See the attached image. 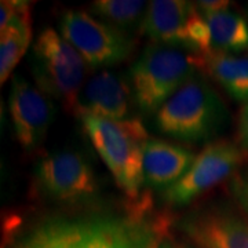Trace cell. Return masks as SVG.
Here are the masks:
<instances>
[{"label": "cell", "instance_id": "obj_22", "mask_svg": "<svg viewBox=\"0 0 248 248\" xmlns=\"http://www.w3.org/2000/svg\"><path fill=\"white\" fill-rule=\"evenodd\" d=\"M159 248H175V247H174L170 241H167V240H163V241H160Z\"/></svg>", "mask_w": 248, "mask_h": 248}, {"label": "cell", "instance_id": "obj_16", "mask_svg": "<svg viewBox=\"0 0 248 248\" xmlns=\"http://www.w3.org/2000/svg\"><path fill=\"white\" fill-rule=\"evenodd\" d=\"M17 248H87L83 221L50 219L21 239Z\"/></svg>", "mask_w": 248, "mask_h": 248}, {"label": "cell", "instance_id": "obj_20", "mask_svg": "<svg viewBox=\"0 0 248 248\" xmlns=\"http://www.w3.org/2000/svg\"><path fill=\"white\" fill-rule=\"evenodd\" d=\"M237 145L248 157V101L244 102L239 113L237 122Z\"/></svg>", "mask_w": 248, "mask_h": 248}, {"label": "cell", "instance_id": "obj_24", "mask_svg": "<svg viewBox=\"0 0 248 248\" xmlns=\"http://www.w3.org/2000/svg\"><path fill=\"white\" fill-rule=\"evenodd\" d=\"M181 248H192V247H187V246H184V247H181Z\"/></svg>", "mask_w": 248, "mask_h": 248}, {"label": "cell", "instance_id": "obj_11", "mask_svg": "<svg viewBox=\"0 0 248 248\" xmlns=\"http://www.w3.org/2000/svg\"><path fill=\"white\" fill-rule=\"evenodd\" d=\"M9 110L19 146L25 152L40 148L55 116L51 98L16 75L10 90Z\"/></svg>", "mask_w": 248, "mask_h": 248}, {"label": "cell", "instance_id": "obj_4", "mask_svg": "<svg viewBox=\"0 0 248 248\" xmlns=\"http://www.w3.org/2000/svg\"><path fill=\"white\" fill-rule=\"evenodd\" d=\"M31 68L36 86L72 112L90 69L78 50L57 31L46 28L32 46Z\"/></svg>", "mask_w": 248, "mask_h": 248}, {"label": "cell", "instance_id": "obj_19", "mask_svg": "<svg viewBox=\"0 0 248 248\" xmlns=\"http://www.w3.org/2000/svg\"><path fill=\"white\" fill-rule=\"evenodd\" d=\"M231 187L241 208L248 214V169L232 179Z\"/></svg>", "mask_w": 248, "mask_h": 248}, {"label": "cell", "instance_id": "obj_5", "mask_svg": "<svg viewBox=\"0 0 248 248\" xmlns=\"http://www.w3.org/2000/svg\"><path fill=\"white\" fill-rule=\"evenodd\" d=\"M141 32L153 43L196 54L211 51L210 28L197 4L182 0H153L148 4Z\"/></svg>", "mask_w": 248, "mask_h": 248}, {"label": "cell", "instance_id": "obj_14", "mask_svg": "<svg viewBox=\"0 0 248 248\" xmlns=\"http://www.w3.org/2000/svg\"><path fill=\"white\" fill-rule=\"evenodd\" d=\"M195 153L161 140H149L143 149L145 184L153 189H169L186 174Z\"/></svg>", "mask_w": 248, "mask_h": 248}, {"label": "cell", "instance_id": "obj_1", "mask_svg": "<svg viewBox=\"0 0 248 248\" xmlns=\"http://www.w3.org/2000/svg\"><path fill=\"white\" fill-rule=\"evenodd\" d=\"M205 72V55L152 43L130 69L135 105L143 113H156L187 81Z\"/></svg>", "mask_w": 248, "mask_h": 248}, {"label": "cell", "instance_id": "obj_23", "mask_svg": "<svg viewBox=\"0 0 248 248\" xmlns=\"http://www.w3.org/2000/svg\"><path fill=\"white\" fill-rule=\"evenodd\" d=\"M1 248H9V246H4V244H3V247Z\"/></svg>", "mask_w": 248, "mask_h": 248}, {"label": "cell", "instance_id": "obj_8", "mask_svg": "<svg viewBox=\"0 0 248 248\" xmlns=\"http://www.w3.org/2000/svg\"><path fill=\"white\" fill-rule=\"evenodd\" d=\"M35 184L46 197L72 205L98 195L94 170L84 156L73 151L55 152L42 159L36 167Z\"/></svg>", "mask_w": 248, "mask_h": 248}, {"label": "cell", "instance_id": "obj_10", "mask_svg": "<svg viewBox=\"0 0 248 248\" xmlns=\"http://www.w3.org/2000/svg\"><path fill=\"white\" fill-rule=\"evenodd\" d=\"M135 105L130 78L104 69L91 76L78 94L72 112L79 119L97 117L113 122L133 119Z\"/></svg>", "mask_w": 248, "mask_h": 248}, {"label": "cell", "instance_id": "obj_3", "mask_svg": "<svg viewBox=\"0 0 248 248\" xmlns=\"http://www.w3.org/2000/svg\"><path fill=\"white\" fill-rule=\"evenodd\" d=\"M228 119L219 94L203 76H197L160 108L155 124L160 133L179 141L203 142L221 133Z\"/></svg>", "mask_w": 248, "mask_h": 248}, {"label": "cell", "instance_id": "obj_12", "mask_svg": "<svg viewBox=\"0 0 248 248\" xmlns=\"http://www.w3.org/2000/svg\"><path fill=\"white\" fill-rule=\"evenodd\" d=\"M178 228L195 248H248V218L223 207L189 214Z\"/></svg>", "mask_w": 248, "mask_h": 248}, {"label": "cell", "instance_id": "obj_18", "mask_svg": "<svg viewBox=\"0 0 248 248\" xmlns=\"http://www.w3.org/2000/svg\"><path fill=\"white\" fill-rule=\"evenodd\" d=\"M148 3L137 0H97L90 4V11L98 19L124 33L141 31Z\"/></svg>", "mask_w": 248, "mask_h": 248}, {"label": "cell", "instance_id": "obj_2", "mask_svg": "<svg viewBox=\"0 0 248 248\" xmlns=\"http://www.w3.org/2000/svg\"><path fill=\"white\" fill-rule=\"evenodd\" d=\"M83 128L104 160L117 186L134 203H140L145 185L143 149L149 135L140 117L113 122L97 117L80 119Z\"/></svg>", "mask_w": 248, "mask_h": 248}, {"label": "cell", "instance_id": "obj_15", "mask_svg": "<svg viewBox=\"0 0 248 248\" xmlns=\"http://www.w3.org/2000/svg\"><path fill=\"white\" fill-rule=\"evenodd\" d=\"M205 73L232 98L248 101V55L210 51L205 54Z\"/></svg>", "mask_w": 248, "mask_h": 248}, {"label": "cell", "instance_id": "obj_6", "mask_svg": "<svg viewBox=\"0 0 248 248\" xmlns=\"http://www.w3.org/2000/svg\"><path fill=\"white\" fill-rule=\"evenodd\" d=\"M60 32L78 50L90 69L115 66L127 60L135 47L127 33L81 10H69L62 14Z\"/></svg>", "mask_w": 248, "mask_h": 248}, {"label": "cell", "instance_id": "obj_9", "mask_svg": "<svg viewBox=\"0 0 248 248\" xmlns=\"http://www.w3.org/2000/svg\"><path fill=\"white\" fill-rule=\"evenodd\" d=\"M148 199L131 205L128 215L83 221L87 248H159L161 228L148 221Z\"/></svg>", "mask_w": 248, "mask_h": 248}, {"label": "cell", "instance_id": "obj_17", "mask_svg": "<svg viewBox=\"0 0 248 248\" xmlns=\"http://www.w3.org/2000/svg\"><path fill=\"white\" fill-rule=\"evenodd\" d=\"M211 36V51L237 54L248 51V22L229 9L203 14Z\"/></svg>", "mask_w": 248, "mask_h": 248}, {"label": "cell", "instance_id": "obj_21", "mask_svg": "<svg viewBox=\"0 0 248 248\" xmlns=\"http://www.w3.org/2000/svg\"><path fill=\"white\" fill-rule=\"evenodd\" d=\"M229 1H219V0H202L197 3L199 10L203 14H210V13H217L221 10L229 9Z\"/></svg>", "mask_w": 248, "mask_h": 248}, {"label": "cell", "instance_id": "obj_13", "mask_svg": "<svg viewBox=\"0 0 248 248\" xmlns=\"http://www.w3.org/2000/svg\"><path fill=\"white\" fill-rule=\"evenodd\" d=\"M31 3L3 0L0 3V83L25 55L32 39Z\"/></svg>", "mask_w": 248, "mask_h": 248}, {"label": "cell", "instance_id": "obj_7", "mask_svg": "<svg viewBox=\"0 0 248 248\" xmlns=\"http://www.w3.org/2000/svg\"><path fill=\"white\" fill-rule=\"evenodd\" d=\"M248 157L237 143L226 140L210 142L186 171V174L163 192L170 207H182L228 179Z\"/></svg>", "mask_w": 248, "mask_h": 248}]
</instances>
